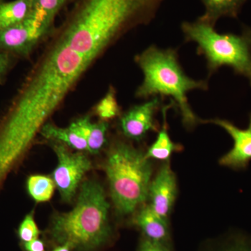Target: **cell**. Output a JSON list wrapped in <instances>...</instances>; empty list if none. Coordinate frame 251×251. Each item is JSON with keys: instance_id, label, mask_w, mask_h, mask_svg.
I'll list each match as a JSON object with an SVG mask.
<instances>
[{"instance_id": "cell-1", "label": "cell", "mask_w": 251, "mask_h": 251, "mask_svg": "<svg viewBox=\"0 0 251 251\" xmlns=\"http://www.w3.org/2000/svg\"><path fill=\"white\" fill-rule=\"evenodd\" d=\"M129 31L90 0H77L5 114L10 128L34 141L82 75Z\"/></svg>"}, {"instance_id": "cell-2", "label": "cell", "mask_w": 251, "mask_h": 251, "mask_svg": "<svg viewBox=\"0 0 251 251\" xmlns=\"http://www.w3.org/2000/svg\"><path fill=\"white\" fill-rule=\"evenodd\" d=\"M135 62L144 75L135 97H170L179 110L183 125L187 129H193L202 123L188 103L187 94L193 90H207V81L194 80L185 74L176 49H161L152 45L135 56Z\"/></svg>"}, {"instance_id": "cell-3", "label": "cell", "mask_w": 251, "mask_h": 251, "mask_svg": "<svg viewBox=\"0 0 251 251\" xmlns=\"http://www.w3.org/2000/svg\"><path fill=\"white\" fill-rule=\"evenodd\" d=\"M109 209L101 185L86 181L81 186L74 209L52 219L50 234L59 245L68 244L79 251L97 250L111 239Z\"/></svg>"}, {"instance_id": "cell-4", "label": "cell", "mask_w": 251, "mask_h": 251, "mask_svg": "<svg viewBox=\"0 0 251 251\" xmlns=\"http://www.w3.org/2000/svg\"><path fill=\"white\" fill-rule=\"evenodd\" d=\"M104 170L118 214L130 215L148 201L153 171L145 153L117 140L109 150Z\"/></svg>"}, {"instance_id": "cell-5", "label": "cell", "mask_w": 251, "mask_h": 251, "mask_svg": "<svg viewBox=\"0 0 251 251\" xmlns=\"http://www.w3.org/2000/svg\"><path fill=\"white\" fill-rule=\"evenodd\" d=\"M181 30L186 42L198 45V54L206 61L208 77L223 67L247 77L251 86V27L244 26L241 34H221L215 26L198 19L183 22Z\"/></svg>"}, {"instance_id": "cell-6", "label": "cell", "mask_w": 251, "mask_h": 251, "mask_svg": "<svg viewBox=\"0 0 251 251\" xmlns=\"http://www.w3.org/2000/svg\"><path fill=\"white\" fill-rule=\"evenodd\" d=\"M52 27L34 6L31 14L23 22L0 31V50L27 55L49 34Z\"/></svg>"}, {"instance_id": "cell-7", "label": "cell", "mask_w": 251, "mask_h": 251, "mask_svg": "<svg viewBox=\"0 0 251 251\" xmlns=\"http://www.w3.org/2000/svg\"><path fill=\"white\" fill-rule=\"evenodd\" d=\"M52 148L58 159L52 179L61 197L69 202L75 196L83 176L92 169V163L83 153L71 152L62 143L52 144Z\"/></svg>"}, {"instance_id": "cell-8", "label": "cell", "mask_w": 251, "mask_h": 251, "mask_svg": "<svg viewBox=\"0 0 251 251\" xmlns=\"http://www.w3.org/2000/svg\"><path fill=\"white\" fill-rule=\"evenodd\" d=\"M202 123L219 126L233 140V147L220 158L219 164L234 171L247 169L251 161V112L249 115V126L245 129L239 128L232 122L223 119L202 120Z\"/></svg>"}, {"instance_id": "cell-9", "label": "cell", "mask_w": 251, "mask_h": 251, "mask_svg": "<svg viewBox=\"0 0 251 251\" xmlns=\"http://www.w3.org/2000/svg\"><path fill=\"white\" fill-rule=\"evenodd\" d=\"M178 187L176 175L171 169L169 161L165 162L149 188L150 207L158 216L168 220L174 206Z\"/></svg>"}, {"instance_id": "cell-10", "label": "cell", "mask_w": 251, "mask_h": 251, "mask_svg": "<svg viewBox=\"0 0 251 251\" xmlns=\"http://www.w3.org/2000/svg\"><path fill=\"white\" fill-rule=\"evenodd\" d=\"M162 100L160 97H152L126 112L120 120V128L123 134L130 139L140 140L149 132L156 130L155 115L161 107Z\"/></svg>"}, {"instance_id": "cell-11", "label": "cell", "mask_w": 251, "mask_h": 251, "mask_svg": "<svg viewBox=\"0 0 251 251\" xmlns=\"http://www.w3.org/2000/svg\"><path fill=\"white\" fill-rule=\"evenodd\" d=\"M133 222L141 230L144 237L154 242L171 244L168 220L158 216L150 205L141 208L135 215Z\"/></svg>"}, {"instance_id": "cell-12", "label": "cell", "mask_w": 251, "mask_h": 251, "mask_svg": "<svg viewBox=\"0 0 251 251\" xmlns=\"http://www.w3.org/2000/svg\"><path fill=\"white\" fill-rule=\"evenodd\" d=\"M175 106L173 101L163 107V123L161 129L158 131L156 140L149 148L145 153V156L149 159L157 160V161H168L172 155L176 151H181L182 146L179 144L175 143L172 140L168 133V125L167 122V112L172 107Z\"/></svg>"}, {"instance_id": "cell-13", "label": "cell", "mask_w": 251, "mask_h": 251, "mask_svg": "<svg viewBox=\"0 0 251 251\" xmlns=\"http://www.w3.org/2000/svg\"><path fill=\"white\" fill-rule=\"evenodd\" d=\"M40 133L48 140H54L79 151H87V143L85 137L74 122L67 128H61L52 124L46 123Z\"/></svg>"}, {"instance_id": "cell-14", "label": "cell", "mask_w": 251, "mask_h": 251, "mask_svg": "<svg viewBox=\"0 0 251 251\" xmlns=\"http://www.w3.org/2000/svg\"><path fill=\"white\" fill-rule=\"evenodd\" d=\"M202 1L205 11L198 19L215 26L220 18H237L247 0H202Z\"/></svg>"}, {"instance_id": "cell-15", "label": "cell", "mask_w": 251, "mask_h": 251, "mask_svg": "<svg viewBox=\"0 0 251 251\" xmlns=\"http://www.w3.org/2000/svg\"><path fill=\"white\" fill-rule=\"evenodd\" d=\"M75 126L85 137L87 143V151L99 153L106 143L108 125L106 122L92 123L90 117H85L74 122Z\"/></svg>"}, {"instance_id": "cell-16", "label": "cell", "mask_w": 251, "mask_h": 251, "mask_svg": "<svg viewBox=\"0 0 251 251\" xmlns=\"http://www.w3.org/2000/svg\"><path fill=\"white\" fill-rule=\"evenodd\" d=\"M34 0H14L0 3V31L23 22L34 9Z\"/></svg>"}, {"instance_id": "cell-17", "label": "cell", "mask_w": 251, "mask_h": 251, "mask_svg": "<svg viewBox=\"0 0 251 251\" xmlns=\"http://www.w3.org/2000/svg\"><path fill=\"white\" fill-rule=\"evenodd\" d=\"M202 251H251V237L232 234L206 243Z\"/></svg>"}, {"instance_id": "cell-18", "label": "cell", "mask_w": 251, "mask_h": 251, "mask_svg": "<svg viewBox=\"0 0 251 251\" xmlns=\"http://www.w3.org/2000/svg\"><path fill=\"white\" fill-rule=\"evenodd\" d=\"M54 186L53 179L43 175H31L27 181L28 193L37 202L49 201L53 195Z\"/></svg>"}, {"instance_id": "cell-19", "label": "cell", "mask_w": 251, "mask_h": 251, "mask_svg": "<svg viewBox=\"0 0 251 251\" xmlns=\"http://www.w3.org/2000/svg\"><path fill=\"white\" fill-rule=\"evenodd\" d=\"M120 112L116 91L115 88L110 87L105 97L96 105L95 113L100 117L102 121L106 122L118 116Z\"/></svg>"}, {"instance_id": "cell-20", "label": "cell", "mask_w": 251, "mask_h": 251, "mask_svg": "<svg viewBox=\"0 0 251 251\" xmlns=\"http://www.w3.org/2000/svg\"><path fill=\"white\" fill-rule=\"evenodd\" d=\"M69 0H34V7L44 15L50 23L53 25L54 19Z\"/></svg>"}, {"instance_id": "cell-21", "label": "cell", "mask_w": 251, "mask_h": 251, "mask_svg": "<svg viewBox=\"0 0 251 251\" xmlns=\"http://www.w3.org/2000/svg\"><path fill=\"white\" fill-rule=\"evenodd\" d=\"M18 237L25 244L38 239L40 231L32 214H27L20 224L17 230Z\"/></svg>"}, {"instance_id": "cell-22", "label": "cell", "mask_w": 251, "mask_h": 251, "mask_svg": "<svg viewBox=\"0 0 251 251\" xmlns=\"http://www.w3.org/2000/svg\"><path fill=\"white\" fill-rule=\"evenodd\" d=\"M138 251H173L171 244L154 242L143 237L140 239Z\"/></svg>"}, {"instance_id": "cell-23", "label": "cell", "mask_w": 251, "mask_h": 251, "mask_svg": "<svg viewBox=\"0 0 251 251\" xmlns=\"http://www.w3.org/2000/svg\"><path fill=\"white\" fill-rule=\"evenodd\" d=\"M10 62L11 60L7 52H0V82L9 70Z\"/></svg>"}, {"instance_id": "cell-24", "label": "cell", "mask_w": 251, "mask_h": 251, "mask_svg": "<svg viewBox=\"0 0 251 251\" xmlns=\"http://www.w3.org/2000/svg\"><path fill=\"white\" fill-rule=\"evenodd\" d=\"M23 247L26 251H45V245H44V242L39 239L25 243L23 244Z\"/></svg>"}, {"instance_id": "cell-25", "label": "cell", "mask_w": 251, "mask_h": 251, "mask_svg": "<svg viewBox=\"0 0 251 251\" xmlns=\"http://www.w3.org/2000/svg\"><path fill=\"white\" fill-rule=\"evenodd\" d=\"M72 250V247L68 244H63L59 247L56 248L53 251H71Z\"/></svg>"}]
</instances>
